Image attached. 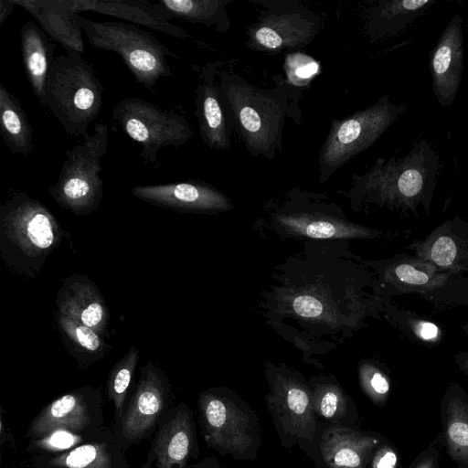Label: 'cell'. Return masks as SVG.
Segmentation results:
<instances>
[{
    "mask_svg": "<svg viewBox=\"0 0 468 468\" xmlns=\"http://www.w3.org/2000/svg\"><path fill=\"white\" fill-rule=\"evenodd\" d=\"M386 440L374 431L323 425L318 440V468H370L376 449Z\"/></svg>",
    "mask_w": 468,
    "mask_h": 468,
    "instance_id": "19",
    "label": "cell"
},
{
    "mask_svg": "<svg viewBox=\"0 0 468 468\" xmlns=\"http://www.w3.org/2000/svg\"><path fill=\"white\" fill-rule=\"evenodd\" d=\"M157 425L142 468H188L199 453L191 408L186 403L169 408Z\"/></svg>",
    "mask_w": 468,
    "mask_h": 468,
    "instance_id": "16",
    "label": "cell"
},
{
    "mask_svg": "<svg viewBox=\"0 0 468 468\" xmlns=\"http://www.w3.org/2000/svg\"><path fill=\"white\" fill-rule=\"evenodd\" d=\"M309 384L314 410L322 424L359 428L356 406L334 376H314Z\"/></svg>",
    "mask_w": 468,
    "mask_h": 468,
    "instance_id": "29",
    "label": "cell"
},
{
    "mask_svg": "<svg viewBox=\"0 0 468 468\" xmlns=\"http://www.w3.org/2000/svg\"><path fill=\"white\" fill-rule=\"evenodd\" d=\"M438 437L412 461L409 468H441Z\"/></svg>",
    "mask_w": 468,
    "mask_h": 468,
    "instance_id": "38",
    "label": "cell"
},
{
    "mask_svg": "<svg viewBox=\"0 0 468 468\" xmlns=\"http://www.w3.org/2000/svg\"><path fill=\"white\" fill-rule=\"evenodd\" d=\"M103 86L92 64L80 53L66 50L55 58L48 74L42 105L70 136H84L98 117Z\"/></svg>",
    "mask_w": 468,
    "mask_h": 468,
    "instance_id": "6",
    "label": "cell"
},
{
    "mask_svg": "<svg viewBox=\"0 0 468 468\" xmlns=\"http://www.w3.org/2000/svg\"><path fill=\"white\" fill-rule=\"evenodd\" d=\"M101 388L83 386L48 403L30 422L27 438L39 441L58 432L85 433L104 426Z\"/></svg>",
    "mask_w": 468,
    "mask_h": 468,
    "instance_id": "14",
    "label": "cell"
},
{
    "mask_svg": "<svg viewBox=\"0 0 468 468\" xmlns=\"http://www.w3.org/2000/svg\"><path fill=\"white\" fill-rule=\"evenodd\" d=\"M0 426H1V429H0L1 445H3L5 441H9V440L13 441V437H12L11 433L8 431H6V430H5V421H4L3 410H2V414H1Z\"/></svg>",
    "mask_w": 468,
    "mask_h": 468,
    "instance_id": "42",
    "label": "cell"
},
{
    "mask_svg": "<svg viewBox=\"0 0 468 468\" xmlns=\"http://www.w3.org/2000/svg\"><path fill=\"white\" fill-rule=\"evenodd\" d=\"M132 195L153 206L187 213H219L232 209L231 200L211 185L188 180L162 185L137 186Z\"/></svg>",
    "mask_w": 468,
    "mask_h": 468,
    "instance_id": "17",
    "label": "cell"
},
{
    "mask_svg": "<svg viewBox=\"0 0 468 468\" xmlns=\"http://www.w3.org/2000/svg\"><path fill=\"white\" fill-rule=\"evenodd\" d=\"M361 388L371 401L383 406L389 396L390 381L387 374L378 366L366 362L359 367Z\"/></svg>",
    "mask_w": 468,
    "mask_h": 468,
    "instance_id": "35",
    "label": "cell"
},
{
    "mask_svg": "<svg viewBox=\"0 0 468 468\" xmlns=\"http://www.w3.org/2000/svg\"><path fill=\"white\" fill-rule=\"evenodd\" d=\"M400 456L395 446L386 439L375 451L370 468H400Z\"/></svg>",
    "mask_w": 468,
    "mask_h": 468,
    "instance_id": "37",
    "label": "cell"
},
{
    "mask_svg": "<svg viewBox=\"0 0 468 468\" xmlns=\"http://www.w3.org/2000/svg\"><path fill=\"white\" fill-rule=\"evenodd\" d=\"M257 221L280 239L340 241L375 239L381 233L349 220L341 206L322 192L293 187L267 201Z\"/></svg>",
    "mask_w": 468,
    "mask_h": 468,
    "instance_id": "4",
    "label": "cell"
},
{
    "mask_svg": "<svg viewBox=\"0 0 468 468\" xmlns=\"http://www.w3.org/2000/svg\"><path fill=\"white\" fill-rule=\"evenodd\" d=\"M112 118L133 141L142 146L141 156L145 163L154 164L160 149L178 148L194 133L184 116L135 97L123 99L116 104Z\"/></svg>",
    "mask_w": 468,
    "mask_h": 468,
    "instance_id": "13",
    "label": "cell"
},
{
    "mask_svg": "<svg viewBox=\"0 0 468 468\" xmlns=\"http://www.w3.org/2000/svg\"><path fill=\"white\" fill-rule=\"evenodd\" d=\"M56 47V42H51L35 22L27 21L22 26L20 48L24 69L32 91L41 104Z\"/></svg>",
    "mask_w": 468,
    "mask_h": 468,
    "instance_id": "30",
    "label": "cell"
},
{
    "mask_svg": "<svg viewBox=\"0 0 468 468\" xmlns=\"http://www.w3.org/2000/svg\"><path fill=\"white\" fill-rule=\"evenodd\" d=\"M28 12L40 28L54 42L66 50L84 53V41L80 27L74 20L72 0H14Z\"/></svg>",
    "mask_w": 468,
    "mask_h": 468,
    "instance_id": "26",
    "label": "cell"
},
{
    "mask_svg": "<svg viewBox=\"0 0 468 468\" xmlns=\"http://www.w3.org/2000/svg\"><path fill=\"white\" fill-rule=\"evenodd\" d=\"M198 421L207 447L235 461H254L261 431L253 409L227 387L209 388L197 399Z\"/></svg>",
    "mask_w": 468,
    "mask_h": 468,
    "instance_id": "8",
    "label": "cell"
},
{
    "mask_svg": "<svg viewBox=\"0 0 468 468\" xmlns=\"http://www.w3.org/2000/svg\"><path fill=\"white\" fill-rule=\"evenodd\" d=\"M222 62H208L200 69L195 93L196 116L203 143L210 149L227 151L231 145V122L225 111L218 85Z\"/></svg>",
    "mask_w": 468,
    "mask_h": 468,
    "instance_id": "22",
    "label": "cell"
},
{
    "mask_svg": "<svg viewBox=\"0 0 468 468\" xmlns=\"http://www.w3.org/2000/svg\"><path fill=\"white\" fill-rule=\"evenodd\" d=\"M188 468H220V464L218 460L214 455H211L191 464Z\"/></svg>",
    "mask_w": 468,
    "mask_h": 468,
    "instance_id": "40",
    "label": "cell"
},
{
    "mask_svg": "<svg viewBox=\"0 0 468 468\" xmlns=\"http://www.w3.org/2000/svg\"><path fill=\"white\" fill-rule=\"evenodd\" d=\"M269 391L266 406L282 445L298 446L318 463L317 444L324 424H319L309 380L297 369L285 364L265 363Z\"/></svg>",
    "mask_w": 468,
    "mask_h": 468,
    "instance_id": "7",
    "label": "cell"
},
{
    "mask_svg": "<svg viewBox=\"0 0 468 468\" xmlns=\"http://www.w3.org/2000/svg\"><path fill=\"white\" fill-rule=\"evenodd\" d=\"M56 322L63 343L80 368H87L110 351L103 336L93 329L57 313Z\"/></svg>",
    "mask_w": 468,
    "mask_h": 468,
    "instance_id": "32",
    "label": "cell"
},
{
    "mask_svg": "<svg viewBox=\"0 0 468 468\" xmlns=\"http://www.w3.org/2000/svg\"><path fill=\"white\" fill-rule=\"evenodd\" d=\"M63 237L54 215L24 191L14 192L0 207V255L19 275L35 278Z\"/></svg>",
    "mask_w": 468,
    "mask_h": 468,
    "instance_id": "5",
    "label": "cell"
},
{
    "mask_svg": "<svg viewBox=\"0 0 468 468\" xmlns=\"http://www.w3.org/2000/svg\"><path fill=\"white\" fill-rule=\"evenodd\" d=\"M404 327L417 340L431 343L439 341L441 337L440 328L427 320L406 317Z\"/></svg>",
    "mask_w": 468,
    "mask_h": 468,
    "instance_id": "36",
    "label": "cell"
},
{
    "mask_svg": "<svg viewBox=\"0 0 468 468\" xmlns=\"http://www.w3.org/2000/svg\"><path fill=\"white\" fill-rule=\"evenodd\" d=\"M373 269L383 298L388 294L427 292L441 289L455 274L442 271L418 257L398 254L388 260L365 261Z\"/></svg>",
    "mask_w": 468,
    "mask_h": 468,
    "instance_id": "18",
    "label": "cell"
},
{
    "mask_svg": "<svg viewBox=\"0 0 468 468\" xmlns=\"http://www.w3.org/2000/svg\"><path fill=\"white\" fill-rule=\"evenodd\" d=\"M408 248L440 271L462 274L468 271V221L449 219Z\"/></svg>",
    "mask_w": 468,
    "mask_h": 468,
    "instance_id": "23",
    "label": "cell"
},
{
    "mask_svg": "<svg viewBox=\"0 0 468 468\" xmlns=\"http://www.w3.org/2000/svg\"><path fill=\"white\" fill-rule=\"evenodd\" d=\"M464 47L463 19L455 14L430 52L429 69L438 103L449 107L454 101L463 78Z\"/></svg>",
    "mask_w": 468,
    "mask_h": 468,
    "instance_id": "20",
    "label": "cell"
},
{
    "mask_svg": "<svg viewBox=\"0 0 468 468\" xmlns=\"http://www.w3.org/2000/svg\"><path fill=\"white\" fill-rule=\"evenodd\" d=\"M31 465L33 468H129L125 448L110 427L69 449L42 452L31 459Z\"/></svg>",
    "mask_w": 468,
    "mask_h": 468,
    "instance_id": "21",
    "label": "cell"
},
{
    "mask_svg": "<svg viewBox=\"0 0 468 468\" xmlns=\"http://www.w3.org/2000/svg\"><path fill=\"white\" fill-rule=\"evenodd\" d=\"M108 125L97 123L93 133L66 152L58 179L49 187L52 199L75 216L89 215L100 207L103 198L101 158L108 148Z\"/></svg>",
    "mask_w": 468,
    "mask_h": 468,
    "instance_id": "11",
    "label": "cell"
},
{
    "mask_svg": "<svg viewBox=\"0 0 468 468\" xmlns=\"http://www.w3.org/2000/svg\"><path fill=\"white\" fill-rule=\"evenodd\" d=\"M75 13L92 11L124 22L154 29L176 38L190 36L180 27L170 23L148 1L140 0H72Z\"/></svg>",
    "mask_w": 468,
    "mask_h": 468,
    "instance_id": "28",
    "label": "cell"
},
{
    "mask_svg": "<svg viewBox=\"0 0 468 468\" xmlns=\"http://www.w3.org/2000/svg\"><path fill=\"white\" fill-rule=\"evenodd\" d=\"M455 362L466 378H468V352L461 351L455 356Z\"/></svg>",
    "mask_w": 468,
    "mask_h": 468,
    "instance_id": "41",
    "label": "cell"
},
{
    "mask_svg": "<svg viewBox=\"0 0 468 468\" xmlns=\"http://www.w3.org/2000/svg\"><path fill=\"white\" fill-rule=\"evenodd\" d=\"M171 387L167 375L154 363L142 366L140 379L114 431L123 447L151 433L169 409Z\"/></svg>",
    "mask_w": 468,
    "mask_h": 468,
    "instance_id": "15",
    "label": "cell"
},
{
    "mask_svg": "<svg viewBox=\"0 0 468 468\" xmlns=\"http://www.w3.org/2000/svg\"><path fill=\"white\" fill-rule=\"evenodd\" d=\"M440 157L426 139L399 157L376 159L368 171L353 175L347 197L354 210L370 206L418 215L430 211Z\"/></svg>",
    "mask_w": 468,
    "mask_h": 468,
    "instance_id": "3",
    "label": "cell"
},
{
    "mask_svg": "<svg viewBox=\"0 0 468 468\" xmlns=\"http://www.w3.org/2000/svg\"><path fill=\"white\" fill-rule=\"evenodd\" d=\"M364 261L347 240L303 241L277 265L260 292L257 309L266 324L318 367L324 356L379 318L385 298Z\"/></svg>",
    "mask_w": 468,
    "mask_h": 468,
    "instance_id": "1",
    "label": "cell"
},
{
    "mask_svg": "<svg viewBox=\"0 0 468 468\" xmlns=\"http://www.w3.org/2000/svg\"><path fill=\"white\" fill-rule=\"evenodd\" d=\"M233 0H160L154 7L166 20L182 19L188 23L213 27L220 33L229 31L231 22L227 5Z\"/></svg>",
    "mask_w": 468,
    "mask_h": 468,
    "instance_id": "31",
    "label": "cell"
},
{
    "mask_svg": "<svg viewBox=\"0 0 468 468\" xmlns=\"http://www.w3.org/2000/svg\"><path fill=\"white\" fill-rule=\"evenodd\" d=\"M258 6L247 27L245 45L250 50L278 54L305 48L322 27L319 14L297 0H249Z\"/></svg>",
    "mask_w": 468,
    "mask_h": 468,
    "instance_id": "12",
    "label": "cell"
},
{
    "mask_svg": "<svg viewBox=\"0 0 468 468\" xmlns=\"http://www.w3.org/2000/svg\"><path fill=\"white\" fill-rule=\"evenodd\" d=\"M218 78L232 129L250 155L272 161L282 150L286 119L298 125L302 122L298 105L301 90L282 74L273 77L275 87L266 89L250 84L233 70L219 69Z\"/></svg>",
    "mask_w": 468,
    "mask_h": 468,
    "instance_id": "2",
    "label": "cell"
},
{
    "mask_svg": "<svg viewBox=\"0 0 468 468\" xmlns=\"http://www.w3.org/2000/svg\"><path fill=\"white\" fill-rule=\"evenodd\" d=\"M58 312L93 329L102 336L107 335L110 311L98 286L83 274H71L63 280L58 291Z\"/></svg>",
    "mask_w": 468,
    "mask_h": 468,
    "instance_id": "24",
    "label": "cell"
},
{
    "mask_svg": "<svg viewBox=\"0 0 468 468\" xmlns=\"http://www.w3.org/2000/svg\"><path fill=\"white\" fill-rule=\"evenodd\" d=\"M406 111L388 94L374 104L345 118L331 120L318 155V182L326 183L335 171L376 143Z\"/></svg>",
    "mask_w": 468,
    "mask_h": 468,
    "instance_id": "10",
    "label": "cell"
},
{
    "mask_svg": "<svg viewBox=\"0 0 468 468\" xmlns=\"http://www.w3.org/2000/svg\"><path fill=\"white\" fill-rule=\"evenodd\" d=\"M435 0H380L363 12V27L371 41L387 39L403 32Z\"/></svg>",
    "mask_w": 468,
    "mask_h": 468,
    "instance_id": "27",
    "label": "cell"
},
{
    "mask_svg": "<svg viewBox=\"0 0 468 468\" xmlns=\"http://www.w3.org/2000/svg\"><path fill=\"white\" fill-rule=\"evenodd\" d=\"M139 360V350L132 346L128 352L112 366L108 374L106 392L108 399L112 401L114 406L115 425L122 417L125 399Z\"/></svg>",
    "mask_w": 468,
    "mask_h": 468,
    "instance_id": "34",
    "label": "cell"
},
{
    "mask_svg": "<svg viewBox=\"0 0 468 468\" xmlns=\"http://www.w3.org/2000/svg\"><path fill=\"white\" fill-rule=\"evenodd\" d=\"M0 134L12 154L28 155L33 149V128L18 100L0 84Z\"/></svg>",
    "mask_w": 468,
    "mask_h": 468,
    "instance_id": "33",
    "label": "cell"
},
{
    "mask_svg": "<svg viewBox=\"0 0 468 468\" xmlns=\"http://www.w3.org/2000/svg\"><path fill=\"white\" fill-rule=\"evenodd\" d=\"M14 0H0V26H2L15 9Z\"/></svg>",
    "mask_w": 468,
    "mask_h": 468,
    "instance_id": "39",
    "label": "cell"
},
{
    "mask_svg": "<svg viewBox=\"0 0 468 468\" xmlns=\"http://www.w3.org/2000/svg\"><path fill=\"white\" fill-rule=\"evenodd\" d=\"M439 408V441L456 468H468V394L460 384L453 383L445 389Z\"/></svg>",
    "mask_w": 468,
    "mask_h": 468,
    "instance_id": "25",
    "label": "cell"
},
{
    "mask_svg": "<svg viewBox=\"0 0 468 468\" xmlns=\"http://www.w3.org/2000/svg\"><path fill=\"white\" fill-rule=\"evenodd\" d=\"M74 20L93 48L118 54L135 80L152 90L162 78L172 76L166 57L172 52L148 31L122 21H93L78 14Z\"/></svg>",
    "mask_w": 468,
    "mask_h": 468,
    "instance_id": "9",
    "label": "cell"
},
{
    "mask_svg": "<svg viewBox=\"0 0 468 468\" xmlns=\"http://www.w3.org/2000/svg\"><path fill=\"white\" fill-rule=\"evenodd\" d=\"M468 332V331H467ZM468 334V333H467Z\"/></svg>",
    "mask_w": 468,
    "mask_h": 468,
    "instance_id": "43",
    "label": "cell"
}]
</instances>
